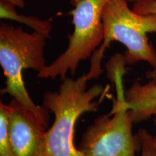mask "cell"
I'll return each instance as SVG.
<instances>
[{
  "mask_svg": "<svg viewBox=\"0 0 156 156\" xmlns=\"http://www.w3.org/2000/svg\"><path fill=\"white\" fill-rule=\"evenodd\" d=\"M90 80L87 73L75 80L66 77L58 90L44 93L42 106L54 115L53 124L46 130L47 156H86L74 143L76 122L83 114L97 111L100 102L95 98L106 93L100 84L87 88Z\"/></svg>",
  "mask_w": 156,
  "mask_h": 156,
  "instance_id": "obj_1",
  "label": "cell"
},
{
  "mask_svg": "<svg viewBox=\"0 0 156 156\" xmlns=\"http://www.w3.org/2000/svg\"><path fill=\"white\" fill-rule=\"evenodd\" d=\"M46 35L34 31L25 32L22 27L2 22L0 24V64L6 78L5 88L12 99L23 105L35 115L45 129H48L49 112L36 104L27 90L23 78V69H30L40 73L46 67L44 49Z\"/></svg>",
  "mask_w": 156,
  "mask_h": 156,
  "instance_id": "obj_2",
  "label": "cell"
},
{
  "mask_svg": "<svg viewBox=\"0 0 156 156\" xmlns=\"http://www.w3.org/2000/svg\"><path fill=\"white\" fill-rule=\"evenodd\" d=\"M126 63L124 54H116L106 64L108 75L114 81L116 99L112 112L98 116L82 136L77 149L86 156H135L140 147L132 133L134 123L129 114L124 97L123 76Z\"/></svg>",
  "mask_w": 156,
  "mask_h": 156,
  "instance_id": "obj_3",
  "label": "cell"
},
{
  "mask_svg": "<svg viewBox=\"0 0 156 156\" xmlns=\"http://www.w3.org/2000/svg\"><path fill=\"white\" fill-rule=\"evenodd\" d=\"M110 0H70L73 9L69 14L73 17L74 30L68 36L69 44L54 61L37 74L40 79L64 80L67 74L74 75L80 63L93 56L104 40L102 14Z\"/></svg>",
  "mask_w": 156,
  "mask_h": 156,
  "instance_id": "obj_4",
  "label": "cell"
},
{
  "mask_svg": "<svg viewBox=\"0 0 156 156\" xmlns=\"http://www.w3.org/2000/svg\"><path fill=\"white\" fill-rule=\"evenodd\" d=\"M128 0H110L102 14L105 36L99 49L105 52L112 41L126 46V65L146 62L156 68V51L147 34H156V14L140 15L130 9Z\"/></svg>",
  "mask_w": 156,
  "mask_h": 156,
  "instance_id": "obj_5",
  "label": "cell"
},
{
  "mask_svg": "<svg viewBox=\"0 0 156 156\" xmlns=\"http://www.w3.org/2000/svg\"><path fill=\"white\" fill-rule=\"evenodd\" d=\"M8 132L14 156H47L46 129L18 101L7 104Z\"/></svg>",
  "mask_w": 156,
  "mask_h": 156,
  "instance_id": "obj_6",
  "label": "cell"
},
{
  "mask_svg": "<svg viewBox=\"0 0 156 156\" xmlns=\"http://www.w3.org/2000/svg\"><path fill=\"white\" fill-rule=\"evenodd\" d=\"M124 97L130 118L134 124L156 118V81L150 80L141 84L135 81L126 90Z\"/></svg>",
  "mask_w": 156,
  "mask_h": 156,
  "instance_id": "obj_7",
  "label": "cell"
},
{
  "mask_svg": "<svg viewBox=\"0 0 156 156\" xmlns=\"http://www.w3.org/2000/svg\"><path fill=\"white\" fill-rule=\"evenodd\" d=\"M16 6L7 1L0 0V16L2 19H9L17 21L30 27L34 31L41 33L50 38L52 30L51 20H41L35 16L18 14L15 9Z\"/></svg>",
  "mask_w": 156,
  "mask_h": 156,
  "instance_id": "obj_8",
  "label": "cell"
},
{
  "mask_svg": "<svg viewBox=\"0 0 156 156\" xmlns=\"http://www.w3.org/2000/svg\"><path fill=\"white\" fill-rule=\"evenodd\" d=\"M0 156H14L8 132L7 105L0 102Z\"/></svg>",
  "mask_w": 156,
  "mask_h": 156,
  "instance_id": "obj_9",
  "label": "cell"
},
{
  "mask_svg": "<svg viewBox=\"0 0 156 156\" xmlns=\"http://www.w3.org/2000/svg\"><path fill=\"white\" fill-rule=\"evenodd\" d=\"M140 142L141 156H156L153 145V136L145 129H141L136 134Z\"/></svg>",
  "mask_w": 156,
  "mask_h": 156,
  "instance_id": "obj_10",
  "label": "cell"
},
{
  "mask_svg": "<svg viewBox=\"0 0 156 156\" xmlns=\"http://www.w3.org/2000/svg\"><path fill=\"white\" fill-rule=\"evenodd\" d=\"M132 10L140 15L156 14V1L134 3ZM145 76L148 80H154L156 81V68L148 71Z\"/></svg>",
  "mask_w": 156,
  "mask_h": 156,
  "instance_id": "obj_11",
  "label": "cell"
},
{
  "mask_svg": "<svg viewBox=\"0 0 156 156\" xmlns=\"http://www.w3.org/2000/svg\"><path fill=\"white\" fill-rule=\"evenodd\" d=\"M9 2L13 4V5L19 7H24L25 6V1L24 0H7Z\"/></svg>",
  "mask_w": 156,
  "mask_h": 156,
  "instance_id": "obj_12",
  "label": "cell"
},
{
  "mask_svg": "<svg viewBox=\"0 0 156 156\" xmlns=\"http://www.w3.org/2000/svg\"><path fill=\"white\" fill-rule=\"evenodd\" d=\"M156 0H128L129 2L131 3H139V2H153Z\"/></svg>",
  "mask_w": 156,
  "mask_h": 156,
  "instance_id": "obj_13",
  "label": "cell"
},
{
  "mask_svg": "<svg viewBox=\"0 0 156 156\" xmlns=\"http://www.w3.org/2000/svg\"><path fill=\"white\" fill-rule=\"evenodd\" d=\"M153 145L156 151V136H153Z\"/></svg>",
  "mask_w": 156,
  "mask_h": 156,
  "instance_id": "obj_14",
  "label": "cell"
},
{
  "mask_svg": "<svg viewBox=\"0 0 156 156\" xmlns=\"http://www.w3.org/2000/svg\"><path fill=\"white\" fill-rule=\"evenodd\" d=\"M154 123H155V125L156 126V118L154 119Z\"/></svg>",
  "mask_w": 156,
  "mask_h": 156,
  "instance_id": "obj_15",
  "label": "cell"
}]
</instances>
